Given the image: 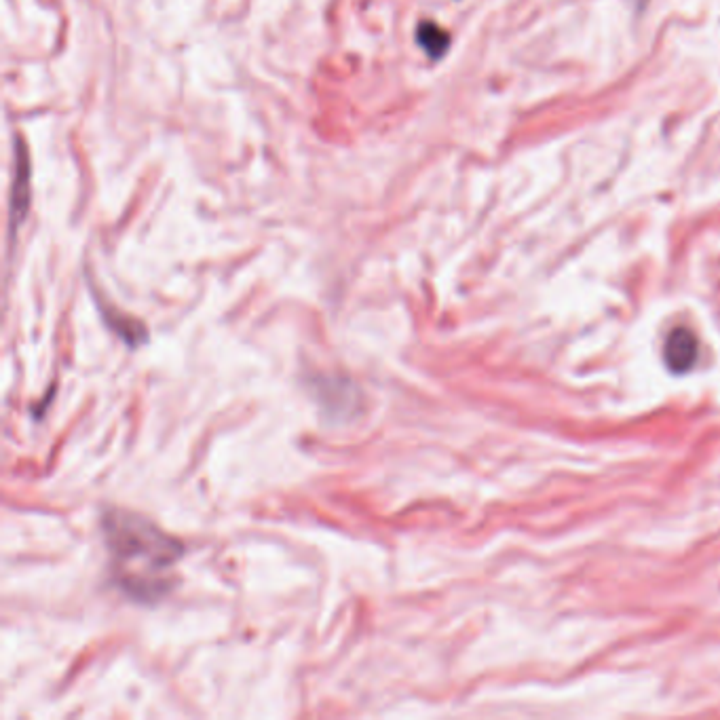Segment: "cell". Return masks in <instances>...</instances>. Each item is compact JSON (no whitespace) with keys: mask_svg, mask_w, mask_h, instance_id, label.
<instances>
[{"mask_svg":"<svg viewBox=\"0 0 720 720\" xmlns=\"http://www.w3.org/2000/svg\"><path fill=\"white\" fill-rule=\"evenodd\" d=\"M416 43L431 60H440L450 49V34L435 22H421L416 28Z\"/></svg>","mask_w":720,"mask_h":720,"instance_id":"277c9868","label":"cell"},{"mask_svg":"<svg viewBox=\"0 0 720 720\" xmlns=\"http://www.w3.org/2000/svg\"><path fill=\"white\" fill-rule=\"evenodd\" d=\"M102 528L112 575L129 598L155 602L172 590L169 573L184 556V545L178 539L125 509H108Z\"/></svg>","mask_w":720,"mask_h":720,"instance_id":"6da1fadb","label":"cell"},{"mask_svg":"<svg viewBox=\"0 0 720 720\" xmlns=\"http://www.w3.org/2000/svg\"><path fill=\"white\" fill-rule=\"evenodd\" d=\"M638 3H640V5H642V3H644V0H638Z\"/></svg>","mask_w":720,"mask_h":720,"instance_id":"5b68a950","label":"cell"},{"mask_svg":"<svg viewBox=\"0 0 720 720\" xmlns=\"http://www.w3.org/2000/svg\"><path fill=\"white\" fill-rule=\"evenodd\" d=\"M697 359V338L687 328H676L666 340V364L672 372H687Z\"/></svg>","mask_w":720,"mask_h":720,"instance_id":"7a4b0ae2","label":"cell"},{"mask_svg":"<svg viewBox=\"0 0 720 720\" xmlns=\"http://www.w3.org/2000/svg\"><path fill=\"white\" fill-rule=\"evenodd\" d=\"M15 184L11 191V229L20 224L28 212V201H30V163L26 157V148L20 142V155L15 150Z\"/></svg>","mask_w":720,"mask_h":720,"instance_id":"3957f363","label":"cell"}]
</instances>
